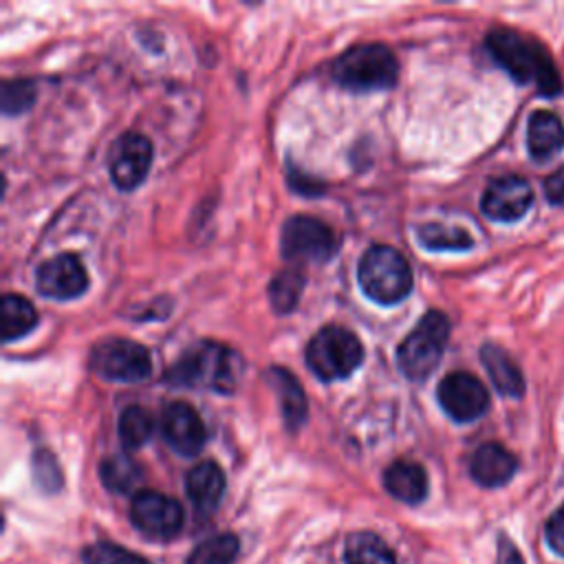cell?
<instances>
[{
    "label": "cell",
    "mask_w": 564,
    "mask_h": 564,
    "mask_svg": "<svg viewBox=\"0 0 564 564\" xmlns=\"http://www.w3.org/2000/svg\"><path fill=\"white\" fill-rule=\"evenodd\" d=\"M99 476L110 491L126 494L134 489L137 482L141 480V469L128 454H112L101 460Z\"/></svg>",
    "instance_id": "obj_25"
},
{
    "label": "cell",
    "mask_w": 564,
    "mask_h": 564,
    "mask_svg": "<svg viewBox=\"0 0 564 564\" xmlns=\"http://www.w3.org/2000/svg\"><path fill=\"white\" fill-rule=\"evenodd\" d=\"M546 196L553 203H564V165L546 178Z\"/></svg>",
    "instance_id": "obj_33"
},
{
    "label": "cell",
    "mask_w": 564,
    "mask_h": 564,
    "mask_svg": "<svg viewBox=\"0 0 564 564\" xmlns=\"http://www.w3.org/2000/svg\"><path fill=\"white\" fill-rule=\"evenodd\" d=\"M518 469L516 456L500 443H482L469 458V474L482 487L507 485Z\"/></svg>",
    "instance_id": "obj_15"
},
{
    "label": "cell",
    "mask_w": 564,
    "mask_h": 564,
    "mask_svg": "<svg viewBox=\"0 0 564 564\" xmlns=\"http://www.w3.org/2000/svg\"><path fill=\"white\" fill-rule=\"evenodd\" d=\"M546 540H549V546L564 557V507L557 509L549 522H546Z\"/></svg>",
    "instance_id": "obj_31"
},
{
    "label": "cell",
    "mask_w": 564,
    "mask_h": 564,
    "mask_svg": "<svg viewBox=\"0 0 564 564\" xmlns=\"http://www.w3.org/2000/svg\"><path fill=\"white\" fill-rule=\"evenodd\" d=\"M304 291V273L300 267L282 269L269 284V300L275 313H291Z\"/></svg>",
    "instance_id": "obj_24"
},
{
    "label": "cell",
    "mask_w": 564,
    "mask_h": 564,
    "mask_svg": "<svg viewBox=\"0 0 564 564\" xmlns=\"http://www.w3.org/2000/svg\"><path fill=\"white\" fill-rule=\"evenodd\" d=\"M489 55L518 82H535L540 93L551 97L562 90V79L549 53L531 37L513 29H494L487 33Z\"/></svg>",
    "instance_id": "obj_1"
},
{
    "label": "cell",
    "mask_w": 564,
    "mask_h": 564,
    "mask_svg": "<svg viewBox=\"0 0 564 564\" xmlns=\"http://www.w3.org/2000/svg\"><path fill=\"white\" fill-rule=\"evenodd\" d=\"M280 251L293 267L326 262L335 251V236L326 223L313 216H291L282 227Z\"/></svg>",
    "instance_id": "obj_7"
},
{
    "label": "cell",
    "mask_w": 564,
    "mask_h": 564,
    "mask_svg": "<svg viewBox=\"0 0 564 564\" xmlns=\"http://www.w3.org/2000/svg\"><path fill=\"white\" fill-rule=\"evenodd\" d=\"M33 480L44 491H57L62 487V469L51 452L37 449L33 454Z\"/></svg>",
    "instance_id": "obj_30"
},
{
    "label": "cell",
    "mask_w": 564,
    "mask_h": 564,
    "mask_svg": "<svg viewBox=\"0 0 564 564\" xmlns=\"http://www.w3.org/2000/svg\"><path fill=\"white\" fill-rule=\"evenodd\" d=\"M399 62L386 44L366 42L346 48L333 64V79L355 93L390 88L397 82Z\"/></svg>",
    "instance_id": "obj_3"
},
{
    "label": "cell",
    "mask_w": 564,
    "mask_h": 564,
    "mask_svg": "<svg viewBox=\"0 0 564 564\" xmlns=\"http://www.w3.org/2000/svg\"><path fill=\"white\" fill-rule=\"evenodd\" d=\"M383 485L392 498L408 505H416L427 496L425 469L414 460H394L383 471Z\"/></svg>",
    "instance_id": "obj_17"
},
{
    "label": "cell",
    "mask_w": 564,
    "mask_h": 564,
    "mask_svg": "<svg viewBox=\"0 0 564 564\" xmlns=\"http://www.w3.org/2000/svg\"><path fill=\"white\" fill-rule=\"evenodd\" d=\"M240 542L234 533H218L198 542L187 555L185 564H231L238 555Z\"/></svg>",
    "instance_id": "obj_26"
},
{
    "label": "cell",
    "mask_w": 564,
    "mask_h": 564,
    "mask_svg": "<svg viewBox=\"0 0 564 564\" xmlns=\"http://www.w3.org/2000/svg\"><path fill=\"white\" fill-rule=\"evenodd\" d=\"M416 238L430 251H463L474 245V240L467 231L456 229V227L434 225V223L419 227Z\"/></svg>",
    "instance_id": "obj_27"
},
{
    "label": "cell",
    "mask_w": 564,
    "mask_h": 564,
    "mask_svg": "<svg viewBox=\"0 0 564 564\" xmlns=\"http://www.w3.org/2000/svg\"><path fill=\"white\" fill-rule=\"evenodd\" d=\"M527 148L535 161H549L564 148V123L551 110H535L527 126Z\"/></svg>",
    "instance_id": "obj_16"
},
{
    "label": "cell",
    "mask_w": 564,
    "mask_h": 564,
    "mask_svg": "<svg viewBox=\"0 0 564 564\" xmlns=\"http://www.w3.org/2000/svg\"><path fill=\"white\" fill-rule=\"evenodd\" d=\"M236 372L229 348L216 341H198L167 368L165 381L178 388L231 392L236 386Z\"/></svg>",
    "instance_id": "obj_2"
},
{
    "label": "cell",
    "mask_w": 564,
    "mask_h": 564,
    "mask_svg": "<svg viewBox=\"0 0 564 564\" xmlns=\"http://www.w3.org/2000/svg\"><path fill=\"white\" fill-rule=\"evenodd\" d=\"M35 86L29 79H13L4 82L2 86V110L4 115H18L22 110H29L35 101Z\"/></svg>",
    "instance_id": "obj_29"
},
{
    "label": "cell",
    "mask_w": 564,
    "mask_h": 564,
    "mask_svg": "<svg viewBox=\"0 0 564 564\" xmlns=\"http://www.w3.org/2000/svg\"><path fill=\"white\" fill-rule=\"evenodd\" d=\"M482 366L487 368V375L496 390L505 397H520L524 392V377L520 368L513 364V359L494 344H485L480 348Z\"/></svg>",
    "instance_id": "obj_20"
},
{
    "label": "cell",
    "mask_w": 564,
    "mask_h": 564,
    "mask_svg": "<svg viewBox=\"0 0 564 564\" xmlns=\"http://www.w3.org/2000/svg\"><path fill=\"white\" fill-rule=\"evenodd\" d=\"M346 564H397L392 549L370 531L348 535L344 546Z\"/></svg>",
    "instance_id": "obj_21"
},
{
    "label": "cell",
    "mask_w": 564,
    "mask_h": 564,
    "mask_svg": "<svg viewBox=\"0 0 564 564\" xmlns=\"http://www.w3.org/2000/svg\"><path fill=\"white\" fill-rule=\"evenodd\" d=\"M90 366L97 375H101L108 381H123V383H137L150 377L152 372V357L145 346L132 341L112 337L101 341L90 357Z\"/></svg>",
    "instance_id": "obj_8"
},
{
    "label": "cell",
    "mask_w": 564,
    "mask_h": 564,
    "mask_svg": "<svg viewBox=\"0 0 564 564\" xmlns=\"http://www.w3.org/2000/svg\"><path fill=\"white\" fill-rule=\"evenodd\" d=\"M357 282L372 302L399 304L412 291V269L397 249L375 245L359 260Z\"/></svg>",
    "instance_id": "obj_4"
},
{
    "label": "cell",
    "mask_w": 564,
    "mask_h": 564,
    "mask_svg": "<svg viewBox=\"0 0 564 564\" xmlns=\"http://www.w3.org/2000/svg\"><path fill=\"white\" fill-rule=\"evenodd\" d=\"M449 337V322L441 311H427L397 348L399 370L412 379H427L438 366Z\"/></svg>",
    "instance_id": "obj_6"
},
{
    "label": "cell",
    "mask_w": 564,
    "mask_h": 564,
    "mask_svg": "<svg viewBox=\"0 0 564 564\" xmlns=\"http://www.w3.org/2000/svg\"><path fill=\"white\" fill-rule=\"evenodd\" d=\"M267 381L280 401V410L284 423L295 430L306 419V397L300 381L286 368H271L267 372Z\"/></svg>",
    "instance_id": "obj_19"
},
{
    "label": "cell",
    "mask_w": 564,
    "mask_h": 564,
    "mask_svg": "<svg viewBox=\"0 0 564 564\" xmlns=\"http://www.w3.org/2000/svg\"><path fill=\"white\" fill-rule=\"evenodd\" d=\"M185 491L198 511H212L225 491L223 469L212 460H203V463L194 465L187 471Z\"/></svg>",
    "instance_id": "obj_18"
},
{
    "label": "cell",
    "mask_w": 564,
    "mask_h": 564,
    "mask_svg": "<svg viewBox=\"0 0 564 564\" xmlns=\"http://www.w3.org/2000/svg\"><path fill=\"white\" fill-rule=\"evenodd\" d=\"M130 520L141 533L167 540L183 527V507L161 491L143 489L130 502Z\"/></svg>",
    "instance_id": "obj_9"
},
{
    "label": "cell",
    "mask_w": 564,
    "mask_h": 564,
    "mask_svg": "<svg viewBox=\"0 0 564 564\" xmlns=\"http://www.w3.org/2000/svg\"><path fill=\"white\" fill-rule=\"evenodd\" d=\"M306 366L322 381H337L350 377L364 361V346L359 337L337 324L319 328L306 344Z\"/></svg>",
    "instance_id": "obj_5"
},
{
    "label": "cell",
    "mask_w": 564,
    "mask_h": 564,
    "mask_svg": "<svg viewBox=\"0 0 564 564\" xmlns=\"http://www.w3.org/2000/svg\"><path fill=\"white\" fill-rule=\"evenodd\" d=\"M496 564H524L516 544L505 535H500V540H498V560H496Z\"/></svg>",
    "instance_id": "obj_32"
},
{
    "label": "cell",
    "mask_w": 564,
    "mask_h": 564,
    "mask_svg": "<svg viewBox=\"0 0 564 564\" xmlns=\"http://www.w3.org/2000/svg\"><path fill=\"white\" fill-rule=\"evenodd\" d=\"M436 397L445 414L458 423L476 421L489 405V392L482 381L463 370L445 375L438 383Z\"/></svg>",
    "instance_id": "obj_10"
},
{
    "label": "cell",
    "mask_w": 564,
    "mask_h": 564,
    "mask_svg": "<svg viewBox=\"0 0 564 564\" xmlns=\"http://www.w3.org/2000/svg\"><path fill=\"white\" fill-rule=\"evenodd\" d=\"M533 203V189L522 176L494 178L480 198V209L487 218L498 223H513L527 214Z\"/></svg>",
    "instance_id": "obj_13"
},
{
    "label": "cell",
    "mask_w": 564,
    "mask_h": 564,
    "mask_svg": "<svg viewBox=\"0 0 564 564\" xmlns=\"http://www.w3.org/2000/svg\"><path fill=\"white\" fill-rule=\"evenodd\" d=\"M150 165H152V143L148 141V137L139 132H126L115 141L108 159V170H110L112 183L119 189L130 192L139 187Z\"/></svg>",
    "instance_id": "obj_11"
},
{
    "label": "cell",
    "mask_w": 564,
    "mask_h": 564,
    "mask_svg": "<svg viewBox=\"0 0 564 564\" xmlns=\"http://www.w3.org/2000/svg\"><path fill=\"white\" fill-rule=\"evenodd\" d=\"M152 432H154V419L141 405H130L119 414L117 434L126 449L143 447L150 441Z\"/></svg>",
    "instance_id": "obj_23"
},
{
    "label": "cell",
    "mask_w": 564,
    "mask_h": 564,
    "mask_svg": "<svg viewBox=\"0 0 564 564\" xmlns=\"http://www.w3.org/2000/svg\"><path fill=\"white\" fill-rule=\"evenodd\" d=\"M37 324V311L33 304L15 293L2 297V339L13 341L24 337Z\"/></svg>",
    "instance_id": "obj_22"
},
{
    "label": "cell",
    "mask_w": 564,
    "mask_h": 564,
    "mask_svg": "<svg viewBox=\"0 0 564 564\" xmlns=\"http://www.w3.org/2000/svg\"><path fill=\"white\" fill-rule=\"evenodd\" d=\"M37 291L53 300H73L88 289L84 264L73 253H59L44 260L35 273Z\"/></svg>",
    "instance_id": "obj_14"
},
{
    "label": "cell",
    "mask_w": 564,
    "mask_h": 564,
    "mask_svg": "<svg viewBox=\"0 0 564 564\" xmlns=\"http://www.w3.org/2000/svg\"><path fill=\"white\" fill-rule=\"evenodd\" d=\"M161 434L165 443L181 456H196L207 441V430L200 414L185 401H174L163 408Z\"/></svg>",
    "instance_id": "obj_12"
},
{
    "label": "cell",
    "mask_w": 564,
    "mask_h": 564,
    "mask_svg": "<svg viewBox=\"0 0 564 564\" xmlns=\"http://www.w3.org/2000/svg\"><path fill=\"white\" fill-rule=\"evenodd\" d=\"M84 564H150V562L119 544L95 542L88 549H84Z\"/></svg>",
    "instance_id": "obj_28"
}]
</instances>
